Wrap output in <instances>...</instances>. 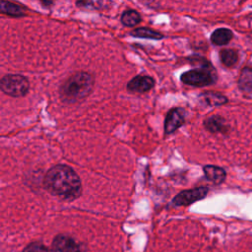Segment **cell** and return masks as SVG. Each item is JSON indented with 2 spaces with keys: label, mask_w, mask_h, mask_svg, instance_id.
<instances>
[{
  "label": "cell",
  "mask_w": 252,
  "mask_h": 252,
  "mask_svg": "<svg viewBox=\"0 0 252 252\" xmlns=\"http://www.w3.org/2000/svg\"><path fill=\"white\" fill-rule=\"evenodd\" d=\"M44 189L64 201H74L82 194V182L77 172L66 164L51 166L43 177Z\"/></svg>",
  "instance_id": "1"
},
{
  "label": "cell",
  "mask_w": 252,
  "mask_h": 252,
  "mask_svg": "<svg viewBox=\"0 0 252 252\" xmlns=\"http://www.w3.org/2000/svg\"><path fill=\"white\" fill-rule=\"evenodd\" d=\"M94 86V78L91 73L86 71L75 72L61 84L59 97L65 103H77L91 94Z\"/></svg>",
  "instance_id": "2"
},
{
  "label": "cell",
  "mask_w": 252,
  "mask_h": 252,
  "mask_svg": "<svg viewBox=\"0 0 252 252\" xmlns=\"http://www.w3.org/2000/svg\"><path fill=\"white\" fill-rule=\"evenodd\" d=\"M217 76L211 64L186 71L181 74L180 80L183 84L192 87H205L216 82Z\"/></svg>",
  "instance_id": "3"
},
{
  "label": "cell",
  "mask_w": 252,
  "mask_h": 252,
  "mask_svg": "<svg viewBox=\"0 0 252 252\" xmlns=\"http://www.w3.org/2000/svg\"><path fill=\"white\" fill-rule=\"evenodd\" d=\"M0 89L7 95L21 97L29 93L30 81L20 74H7L1 78Z\"/></svg>",
  "instance_id": "4"
},
{
  "label": "cell",
  "mask_w": 252,
  "mask_h": 252,
  "mask_svg": "<svg viewBox=\"0 0 252 252\" xmlns=\"http://www.w3.org/2000/svg\"><path fill=\"white\" fill-rule=\"evenodd\" d=\"M208 188L201 186L190 190H183L179 192L172 200L174 206H188L194 202L204 199L208 194Z\"/></svg>",
  "instance_id": "5"
},
{
  "label": "cell",
  "mask_w": 252,
  "mask_h": 252,
  "mask_svg": "<svg viewBox=\"0 0 252 252\" xmlns=\"http://www.w3.org/2000/svg\"><path fill=\"white\" fill-rule=\"evenodd\" d=\"M185 122L184 110L180 107H174L168 110L164 119V134L170 135L179 129Z\"/></svg>",
  "instance_id": "6"
},
{
  "label": "cell",
  "mask_w": 252,
  "mask_h": 252,
  "mask_svg": "<svg viewBox=\"0 0 252 252\" xmlns=\"http://www.w3.org/2000/svg\"><path fill=\"white\" fill-rule=\"evenodd\" d=\"M50 250L51 252H82L80 244L66 234L56 235L52 241Z\"/></svg>",
  "instance_id": "7"
},
{
  "label": "cell",
  "mask_w": 252,
  "mask_h": 252,
  "mask_svg": "<svg viewBox=\"0 0 252 252\" xmlns=\"http://www.w3.org/2000/svg\"><path fill=\"white\" fill-rule=\"evenodd\" d=\"M155 87V80L147 75H138L132 78L126 85L129 92L143 94Z\"/></svg>",
  "instance_id": "8"
},
{
  "label": "cell",
  "mask_w": 252,
  "mask_h": 252,
  "mask_svg": "<svg viewBox=\"0 0 252 252\" xmlns=\"http://www.w3.org/2000/svg\"><path fill=\"white\" fill-rule=\"evenodd\" d=\"M204 127L211 133H221L226 134L228 132V125L225 119L220 115H212L207 117L204 122Z\"/></svg>",
  "instance_id": "9"
},
{
  "label": "cell",
  "mask_w": 252,
  "mask_h": 252,
  "mask_svg": "<svg viewBox=\"0 0 252 252\" xmlns=\"http://www.w3.org/2000/svg\"><path fill=\"white\" fill-rule=\"evenodd\" d=\"M203 171H204V175L205 177L213 182L214 184H220L225 180L226 177V173L224 171L223 168L216 166V165H205L203 167Z\"/></svg>",
  "instance_id": "10"
},
{
  "label": "cell",
  "mask_w": 252,
  "mask_h": 252,
  "mask_svg": "<svg viewBox=\"0 0 252 252\" xmlns=\"http://www.w3.org/2000/svg\"><path fill=\"white\" fill-rule=\"evenodd\" d=\"M0 11L10 17H24L27 14V8L14 2L2 0L0 2Z\"/></svg>",
  "instance_id": "11"
},
{
  "label": "cell",
  "mask_w": 252,
  "mask_h": 252,
  "mask_svg": "<svg viewBox=\"0 0 252 252\" xmlns=\"http://www.w3.org/2000/svg\"><path fill=\"white\" fill-rule=\"evenodd\" d=\"M233 37V33L229 29L220 28L213 32L211 34V41L215 45H225L227 44L231 38Z\"/></svg>",
  "instance_id": "12"
},
{
  "label": "cell",
  "mask_w": 252,
  "mask_h": 252,
  "mask_svg": "<svg viewBox=\"0 0 252 252\" xmlns=\"http://www.w3.org/2000/svg\"><path fill=\"white\" fill-rule=\"evenodd\" d=\"M200 98L205 104L210 105V106L221 105V104L226 103V101H227V98L223 94H221L220 93H216V92H211V91L202 93L200 94Z\"/></svg>",
  "instance_id": "13"
},
{
  "label": "cell",
  "mask_w": 252,
  "mask_h": 252,
  "mask_svg": "<svg viewBox=\"0 0 252 252\" xmlns=\"http://www.w3.org/2000/svg\"><path fill=\"white\" fill-rule=\"evenodd\" d=\"M239 89L247 94H252V68L245 67L241 70L238 79Z\"/></svg>",
  "instance_id": "14"
},
{
  "label": "cell",
  "mask_w": 252,
  "mask_h": 252,
  "mask_svg": "<svg viewBox=\"0 0 252 252\" xmlns=\"http://www.w3.org/2000/svg\"><path fill=\"white\" fill-rule=\"evenodd\" d=\"M130 34L135 37H141V38H148V39H161L163 38V34L159 32H157L153 29L142 27L134 29L132 32H130Z\"/></svg>",
  "instance_id": "15"
},
{
  "label": "cell",
  "mask_w": 252,
  "mask_h": 252,
  "mask_svg": "<svg viewBox=\"0 0 252 252\" xmlns=\"http://www.w3.org/2000/svg\"><path fill=\"white\" fill-rule=\"evenodd\" d=\"M120 21L126 27H134L142 21V18L136 10L128 9L122 13Z\"/></svg>",
  "instance_id": "16"
},
{
  "label": "cell",
  "mask_w": 252,
  "mask_h": 252,
  "mask_svg": "<svg viewBox=\"0 0 252 252\" xmlns=\"http://www.w3.org/2000/svg\"><path fill=\"white\" fill-rule=\"evenodd\" d=\"M220 59L224 66L232 67L238 61V54L233 49L224 48L220 51Z\"/></svg>",
  "instance_id": "17"
},
{
  "label": "cell",
  "mask_w": 252,
  "mask_h": 252,
  "mask_svg": "<svg viewBox=\"0 0 252 252\" xmlns=\"http://www.w3.org/2000/svg\"><path fill=\"white\" fill-rule=\"evenodd\" d=\"M23 252H51L50 249H48L44 244L38 241H34L27 245Z\"/></svg>",
  "instance_id": "18"
},
{
  "label": "cell",
  "mask_w": 252,
  "mask_h": 252,
  "mask_svg": "<svg viewBox=\"0 0 252 252\" xmlns=\"http://www.w3.org/2000/svg\"><path fill=\"white\" fill-rule=\"evenodd\" d=\"M76 5L79 8L85 9H99L101 3L100 2H94V1H77Z\"/></svg>",
  "instance_id": "19"
},
{
  "label": "cell",
  "mask_w": 252,
  "mask_h": 252,
  "mask_svg": "<svg viewBox=\"0 0 252 252\" xmlns=\"http://www.w3.org/2000/svg\"><path fill=\"white\" fill-rule=\"evenodd\" d=\"M40 3H41L43 6H45V7H46V6H49V5H52V4H53V2H52V1H41Z\"/></svg>",
  "instance_id": "20"
}]
</instances>
